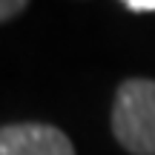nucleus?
<instances>
[{"mask_svg": "<svg viewBox=\"0 0 155 155\" xmlns=\"http://www.w3.org/2000/svg\"><path fill=\"white\" fill-rule=\"evenodd\" d=\"M0 155H75V147L49 124H6L0 127Z\"/></svg>", "mask_w": 155, "mask_h": 155, "instance_id": "nucleus-2", "label": "nucleus"}, {"mask_svg": "<svg viewBox=\"0 0 155 155\" xmlns=\"http://www.w3.org/2000/svg\"><path fill=\"white\" fill-rule=\"evenodd\" d=\"M112 132L132 155H155V81L129 78L112 104Z\"/></svg>", "mask_w": 155, "mask_h": 155, "instance_id": "nucleus-1", "label": "nucleus"}, {"mask_svg": "<svg viewBox=\"0 0 155 155\" xmlns=\"http://www.w3.org/2000/svg\"><path fill=\"white\" fill-rule=\"evenodd\" d=\"M132 12H155V0H121Z\"/></svg>", "mask_w": 155, "mask_h": 155, "instance_id": "nucleus-4", "label": "nucleus"}, {"mask_svg": "<svg viewBox=\"0 0 155 155\" xmlns=\"http://www.w3.org/2000/svg\"><path fill=\"white\" fill-rule=\"evenodd\" d=\"M26 6H29V0H0V23L17 17Z\"/></svg>", "mask_w": 155, "mask_h": 155, "instance_id": "nucleus-3", "label": "nucleus"}]
</instances>
